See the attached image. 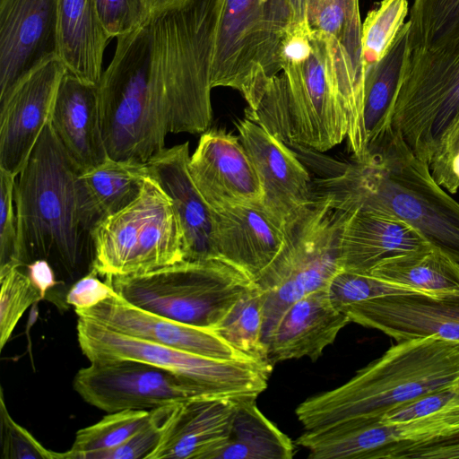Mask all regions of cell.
I'll return each mask as SVG.
<instances>
[{
	"label": "cell",
	"instance_id": "6da1fadb",
	"mask_svg": "<svg viewBox=\"0 0 459 459\" xmlns=\"http://www.w3.org/2000/svg\"><path fill=\"white\" fill-rule=\"evenodd\" d=\"M313 191L341 209L402 221L459 262V203L434 180L429 165L392 126L361 160L313 180Z\"/></svg>",
	"mask_w": 459,
	"mask_h": 459
},
{
	"label": "cell",
	"instance_id": "7a4b0ae2",
	"mask_svg": "<svg viewBox=\"0 0 459 459\" xmlns=\"http://www.w3.org/2000/svg\"><path fill=\"white\" fill-rule=\"evenodd\" d=\"M81 172L48 122L16 177L21 267L45 259L59 281L72 283L93 270L91 233L96 220L81 185Z\"/></svg>",
	"mask_w": 459,
	"mask_h": 459
},
{
	"label": "cell",
	"instance_id": "3957f363",
	"mask_svg": "<svg viewBox=\"0 0 459 459\" xmlns=\"http://www.w3.org/2000/svg\"><path fill=\"white\" fill-rule=\"evenodd\" d=\"M281 72L269 82L246 117L288 145L328 151L347 138L332 39L310 29L288 32L281 49Z\"/></svg>",
	"mask_w": 459,
	"mask_h": 459
},
{
	"label": "cell",
	"instance_id": "277c9868",
	"mask_svg": "<svg viewBox=\"0 0 459 459\" xmlns=\"http://www.w3.org/2000/svg\"><path fill=\"white\" fill-rule=\"evenodd\" d=\"M459 383V344L433 338L397 342L343 385L311 396L296 415L306 430L393 409Z\"/></svg>",
	"mask_w": 459,
	"mask_h": 459
},
{
	"label": "cell",
	"instance_id": "5b68a950",
	"mask_svg": "<svg viewBox=\"0 0 459 459\" xmlns=\"http://www.w3.org/2000/svg\"><path fill=\"white\" fill-rule=\"evenodd\" d=\"M149 22L117 38L115 55L98 84L104 142L116 160L146 163L165 148L168 123L150 82Z\"/></svg>",
	"mask_w": 459,
	"mask_h": 459
},
{
	"label": "cell",
	"instance_id": "8992f818",
	"mask_svg": "<svg viewBox=\"0 0 459 459\" xmlns=\"http://www.w3.org/2000/svg\"><path fill=\"white\" fill-rule=\"evenodd\" d=\"M352 212L336 206L329 197L315 196L286 230L282 248L254 281L264 294L265 346L290 305L311 292L328 289L342 271V237Z\"/></svg>",
	"mask_w": 459,
	"mask_h": 459
},
{
	"label": "cell",
	"instance_id": "52a82bcc",
	"mask_svg": "<svg viewBox=\"0 0 459 459\" xmlns=\"http://www.w3.org/2000/svg\"><path fill=\"white\" fill-rule=\"evenodd\" d=\"M292 25L289 0H221L212 86L238 91L254 109L281 72V49Z\"/></svg>",
	"mask_w": 459,
	"mask_h": 459
},
{
	"label": "cell",
	"instance_id": "ba28073f",
	"mask_svg": "<svg viewBox=\"0 0 459 459\" xmlns=\"http://www.w3.org/2000/svg\"><path fill=\"white\" fill-rule=\"evenodd\" d=\"M107 280L117 294L136 307L211 329L254 283L246 273L221 259L183 260Z\"/></svg>",
	"mask_w": 459,
	"mask_h": 459
},
{
	"label": "cell",
	"instance_id": "9c48e42d",
	"mask_svg": "<svg viewBox=\"0 0 459 459\" xmlns=\"http://www.w3.org/2000/svg\"><path fill=\"white\" fill-rule=\"evenodd\" d=\"M93 270L106 278L146 273L185 259L173 203L149 176L140 195L92 228Z\"/></svg>",
	"mask_w": 459,
	"mask_h": 459
},
{
	"label": "cell",
	"instance_id": "30bf717a",
	"mask_svg": "<svg viewBox=\"0 0 459 459\" xmlns=\"http://www.w3.org/2000/svg\"><path fill=\"white\" fill-rule=\"evenodd\" d=\"M77 338L90 362L136 360L169 370L207 397H257L273 366L258 360L220 359L139 339L78 316Z\"/></svg>",
	"mask_w": 459,
	"mask_h": 459
},
{
	"label": "cell",
	"instance_id": "8fae6325",
	"mask_svg": "<svg viewBox=\"0 0 459 459\" xmlns=\"http://www.w3.org/2000/svg\"><path fill=\"white\" fill-rule=\"evenodd\" d=\"M459 113V31L410 50L391 116L411 152L429 162Z\"/></svg>",
	"mask_w": 459,
	"mask_h": 459
},
{
	"label": "cell",
	"instance_id": "7c38bea8",
	"mask_svg": "<svg viewBox=\"0 0 459 459\" xmlns=\"http://www.w3.org/2000/svg\"><path fill=\"white\" fill-rule=\"evenodd\" d=\"M73 386L85 402L108 413L150 411L204 396L196 385L180 376L127 359L91 362L76 373Z\"/></svg>",
	"mask_w": 459,
	"mask_h": 459
},
{
	"label": "cell",
	"instance_id": "4fadbf2b",
	"mask_svg": "<svg viewBox=\"0 0 459 459\" xmlns=\"http://www.w3.org/2000/svg\"><path fill=\"white\" fill-rule=\"evenodd\" d=\"M236 127L260 182L262 208L285 233L314 201L313 180L279 137L247 117L238 119Z\"/></svg>",
	"mask_w": 459,
	"mask_h": 459
},
{
	"label": "cell",
	"instance_id": "5bb4252c",
	"mask_svg": "<svg viewBox=\"0 0 459 459\" xmlns=\"http://www.w3.org/2000/svg\"><path fill=\"white\" fill-rule=\"evenodd\" d=\"M67 70L59 57L36 67L0 98V169L17 177L51 120Z\"/></svg>",
	"mask_w": 459,
	"mask_h": 459
},
{
	"label": "cell",
	"instance_id": "9a60e30c",
	"mask_svg": "<svg viewBox=\"0 0 459 459\" xmlns=\"http://www.w3.org/2000/svg\"><path fill=\"white\" fill-rule=\"evenodd\" d=\"M340 309L396 342L433 337L459 344V290L390 294Z\"/></svg>",
	"mask_w": 459,
	"mask_h": 459
},
{
	"label": "cell",
	"instance_id": "2e32d148",
	"mask_svg": "<svg viewBox=\"0 0 459 459\" xmlns=\"http://www.w3.org/2000/svg\"><path fill=\"white\" fill-rule=\"evenodd\" d=\"M58 57V0H0V98Z\"/></svg>",
	"mask_w": 459,
	"mask_h": 459
},
{
	"label": "cell",
	"instance_id": "e0dca14e",
	"mask_svg": "<svg viewBox=\"0 0 459 459\" xmlns=\"http://www.w3.org/2000/svg\"><path fill=\"white\" fill-rule=\"evenodd\" d=\"M190 177L213 210L261 204L262 189L238 135L225 129L204 132L188 161Z\"/></svg>",
	"mask_w": 459,
	"mask_h": 459
},
{
	"label": "cell",
	"instance_id": "ac0fdd59",
	"mask_svg": "<svg viewBox=\"0 0 459 459\" xmlns=\"http://www.w3.org/2000/svg\"><path fill=\"white\" fill-rule=\"evenodd\" d=\"M75 313L124 334L192 353L220 359L256 360L238 351L213 329L143 309L116 292L91 307L75 309Z\"/></svg>",
	"mask_w": 459,
	"mask_h": 459
},
{
	"label": "cell",
	"instance_id": "d6986e66",
	"mask_svg": "<svg viewBox=\"0 0 459 459\" xmlns=\"http://www.w3.org/2000/svg\"><path fill=\"white\" fill-rule=\"evenodd\" d=\"M189 143L163 148L147 162L149 174L170 197L184 236L185 259H219L214 247V210L195 186L189 171Z\"/></svg>",
	"mask_w": 459,
	"mask_h": 459
},
{
	"label": "cell",
	"instance_id": "ffe728a7",
	"mask_svg": "<svg viewBox=\"0 0 459 459\" xmlns=\"http://www.w3.org/2000/svg\"><path fill=\"white\" fill-rule=\"evenodd\" d=\"M236 399L194 397L175 404L149 459H211L228 440Z\"/></svg>",
	"mask_w": 459,
	"mask_h": 459
},
{
	"label": "cell",
	"instance_id": "44dd1931",
	"mask_svg": "<svg viewBox=\"0 0 459 459\" xmlns=\"http://www.w3.org/2000/svg\"><path fill=\"white\" fill-rule=\"evenodd\" d=\"M351 322L335 307L327 289L311 292L290 305L282 314L266 342L268 361L307 357L316 360Z\"/></svg>",
	"mask_w": 459,
	"mask_h": 459
},
{
	"label": "cell",
	"instance_id": "7402d4cb",
	"mask_svg": "<svg viewBox=\"0 0 459 459\" xmlns=\"http://www.w3.org/2000/svg\"><path fill=\"white\" fill-rule=\"evenodd\" d=\"M213 216L218 258L255 281L282 248L285 233L270 220L260 203L214 210Z\"/></svg>",
	"mask_w": 459,
	"mask_h": 459
},
{
	"label": "cell",
	"instance_id": "603a6c76",
	"mask_svg": "<svg viewBox=\"0 0 459 459\" xmlns=\"http://www.w3.org/2000/svg\"><path fill=\"white\" fill-rule=\"evenodd\" d=\"M50 124L82 172L109 158L102 133L98 85L66 72L58 88Z\"/></svg>",
	"mask_w": 459,
	"mask_h": 459
},
{
	"label": "cell",
	"instance_id": "cb8c5ba5",
	"mask_svg": "<svg viewBox=\"0 0 459 459\" xmlns=\"http://www.w3.org/2000/svg\"><path fill=\"white\" fill-rule=\"evenodd\" d=\"M429 245L402 221L354 210L343 232L342 271L369 274L381 262Z\"/></svg>",
	"mask_w": 459,
	"mask_h": 459
},
{
	"label": "cell",
	"instance_id": "d4e9b609",
	"mask_svg": "<svg viewBox=\"0 0 459 459\" xmlns=\"http://www.w3.org/2000/svg\"><path fill=\"white\" fill-rule=\"evenodd\" d=\"M110 39L100 21L97 0H58V57L68 73L98 85Z\"/></svg>",
	"mask_w": 459,
	"mask_h": 459
},
{
	"label": "cell",
	"instance_id": "484cf974",
	"mask_svg": "<svg viewBox=\"0 0 459 459\" xmlns=\"http://www.w3.org/2000/svg\"><path fill=\"white\" fill-rule=\"evenodd\" d=\"M295 443L308 451L310 459H392L399 440L394 424L352 418L306 430Z\"/></svg>",
	"mask_w": 459,
	"mask_h": 459
},
{
	"label": "cell",
	"instance_id": "4316f807",
	"mask_svg": "<svg viewBox=\"0 0 459 459\" xmlns=\"http://www.w3.org/2000/svg\"><path fill=\"white\" fill-rule=\"evenodd\" d=\"M409 54V22H406L386 54L377 63L365 70L363 100L365 154L368 149L391 126V116Z\"/></svg>",
	"mask_w": 459,
	"mask_h": 459
},
{
	"label": "cell",
	"instance_id": "83f0119b",
	"mask_svg": "<svg viewBox=\"0 0 459 459\" xmlns=\"http://www.w3.org/2000/svg\"><path fill=\"white\" fill-rule=\"evenodd\" d=\"M256 397L236 399L231 430L211 459H290L295 444L258 409Z\"/></svg>",
	"mask_w": 459,
	"mask_h": 459
},
{
	"label": "cell",
	"instance_id": "f1b7e54d",
	"mask_svg": "<svg viewBox=\"0 0 459 459\" xmlns=\"http://www.w3.org/2000/svg\"><path fill=\"white\" fill-rule=\"evenodd\" d=\"M369 274L419 292L459 290V262L432 245L386 259Z\"/></svg>",
	"mask_w": 459,
	"mask_h": 459
},
{
	"label": "cell",
	"instance_id": "f546056e",
	"mask_svg": "<svg viewBox=\"0 0 459 459\" xmlns=\"http://www.w3.org/2000/svg\"><path fill=\"white\" fill-rule=\"evenodd\" d=\"M149 176L146 163L111 158L81 172V185L96 222L132 203Z\"/></svg>",
	"mask_w": 459,
	"mask_h": 459
},
{
	"label": "cell",
	"instance_id": "4dcf8cb0",
	"mask_svg": "<svg viewBox=\"0 0 459 459\" xmlns=\"http://www.w3.org/2000/svg\"><path fill=\"white\" fill-rule=\"evenodd\" d=\"M263 325L264 294L254 282L213 330L247 356L269 363L263 339Z\"/></svg>",
	"mask_w": 459,
	"mask_h": 459
},
{
	"label": "cell",
	"instance_id": "1f68e13d",
	"mask_svg": "<svg viewBox=\"0 0 459 459\" xmlns=\"http://www.w3.org/2000/svg\"><path fill=\"white\" fill-rule=\"evenodd\" d=\"M153 410H126L109 413L75 435L72 447L64 453L66 459H89L93 454L116 448L145 427Z\"/></svg>",
	"mask_w": 459,
	"mask_h": 459
},
{
	"label": "cell",
	"instance_id": "d6a6232c",
	"mask_svg": "<svg viewBox=\"0 0 459 459\" xmlns=\"http://www.w3.org/2000/svg\"><path fill=\"white\" fill-rule=\"evenodd\" d=\"M409 13L410 50L430 47L459 31V0H413Z\"/></svg>",
	"mask_w": 459,
	"mask_h": 459
},
{
	"label": "cell",
	"instance_id": "836d02e7",
	"mask_svg": "<svg viewBox=\"0 0 459 459\" xmlns=\"http://www.w3.org/2000/svg\"><path fill=\"white\" fill-rule=\"evenodd\" d=\"M408 0H382L362 23V57L365 70L388 51L409 14Z\"/></svg>",
	"mask_w": 459,
	"mask_h": 459
},
{
	"label": "cell",
	"instance_id": "e575fe53",
	"mask_svg": "<svg viewBox=\"0 0 459 459\" xmlns=\"http://www.w3.org/2000/svg\"><path fill=\"white\" fill-rule=\"evenodd\" d=\"M0 281V349L2 350L27 308L43 299V297L22 267H13L1 274Z\"/></svg>",
	"mask_w": 459,
	"mask_h": 459
},
{
	"label": "cell",
	"instance_id": "d590c367",
	"mask_svg": "<svg viewBox=\"0 0 459 459\" xmlns=\"http://www.w3.org/2000/svg\"><path fill=\"white\" fill-rule=\"evenodd\" d=\"M327 290L333 305L339 309L344 306L385 295L419 292L370 274L347 271H340Z\"/></svg>",
	"mask_w": 459,
	"mask_h": 459
},
{
	"label": "cell",
	"instance_id": "8d00e7d4",
	"mask_svg": "<svg viewBox=\"0 0 459 459\" xmlns=\"http://www.w3.org/2000/svg\"><path fill=\"white\" fill-rule=\"evenodd\" d=\"M399 444L397 451L408 445L422 443L459 431V400L422 418L394 424Z\"/></svg>",
	"mask_w": 459,
	"mask_h": 459
},
{
	"label": "cell",
	"instance_id": "74e56055",
	"mask_svg": "<svg viewBox=\"0 0 459 459\" xmlns=\"http://www.w3.org/2000/svg\"><path fill=\"white\" fill-rule=\"evenodd\" d=\"M1 458L64 459V453L47 449L26 429L11 417L0 393Z\"/></svg>",
	"mask_w": 459,
	"mask_h": 459
},
{
	"label": "cell",
	"instance_id": "f35d334b",
	"mask_svg": "<svg viewBox=\"0 0 459 459\" xmlns=\"http://www.w3.org/2000/svg\"><path fill=\"white\" fill-rule=\"evenodd\" d=\"M16 177L0 169V275L18 261V224L15 206Z\"/></svg>",
	"mask_w": 459,
	"mask_h": 459
},
{
	"label": "cell",
	"instance_id": "ab89813d",
	"mask_svg": "<svg viewBox=\"0 0 459 459\" xmlns=\"http://www.w3.org/2000/svg\"><path fill=\"white\" fill-rule=\"evenodd\" d=\"M97 6L111 39L135 30L152 18L147 0H97Z\"/></svg>",
	"mask_w": 459,
	"mask_h": 459
},
{
	"label": "cell",
	"instance_id": "60d3db41",
	"mask_svg": "<svg viewBox=\"0 0 459 459\" xmlns=\"http://www.w3.org/2000/svg\"><path fill=\"white\" fill-rule=\"evenodd\" d=\"M429 169L434 180L451 194L459 189V113L442 134Z\"/></svg>",
	"mask_w": 459,
	"mask_h": 459
},
{
	"label": "cell",
	"instance_id": "b9f144b4",
	"mask_svg": "<svg viewBox=\"0 0 459 459\" xmlns=\"http://www.w3.org/2000/svg\"><path fill=\"white\" fill-rule=\"evenodd\" d=\"M174 405L154 409L151 421L126 442L116 448L93 454L89 459H149L160 440L163 421Z\"/></svg>",
	"mask_w": 459,
	"mask_h": 459
},
{
	"label": "cell",
	"instance_id": "7bdbcfd3",
	"mask_svg": "<svg viewBox=\"0 0 459 459\" xmlns=\"http://www.w3.org/2000/svg\"><path fill=\"white\" fill-rule=\"evenodd\" d=\"M459 400V383L424 394L385 414L381 420L396 424L411 421L434 413Z\"/></svg>",
	"mask_w": 459,
	"mask_h": 459
},
{
	"label": "cell",
	"instance_id": "ee69618b",
	"mask_svg": "<svg viewBox=\"0 0 459 459\" xmlns=\"http://www.w3.org/2000/svg\"><path fill=\"white\" fill-rule=\"evenodd\" d=\"M394 459H459V431L400 448Z\"/></svg>",
	"mask_w": 459,
	"mask_h": 459
},
{
	"label": "cell",
	"instance_id": "f6af8a7d",
	"mask_svg": "<svg viewBox=\"0 0 459 459\" xmlns=\"http://www.w3.org/2000/svg\"><path fill=\"white\" fill-rule=\"evenodd\" d=\"M91 271L73 283L65 296V302L75 309L91 307L114 294V290L108 282L98 279Z\"/></svg>",
	"mask_w": 459,
	"mask_h": 459
},
{
	"label": "cell",
	"instance_id": "bcb514c9",
	"mask_svg": "<svg viewBox=\"0 0 459 459\" xmlns=\"http://www.w3.org/2000/svg\"><path fill=\"white\" fill-rule=\"evenodd\" d=\"M22 268H25L27 274L39 290L43 299L48 291L59 282L54 268L45 259L34 260Z\"/></svg>",
	"mask_w": 459,
	"mask_h": 459
},
{
	"label": "cell",
	"instance_id": "7dc6e473",
	"mask_svg": "<svg viewBox=\"0 0 459 459\" xmlns=\"http://www.w3.org/2000/svg\"><path fill=\"white\" fill-rule=\"evenodd\" d=\"M292 11V25L290 30L309 28L307 23V0H289Z\"/></svg>",
	"mask_w": 459,
	"mask_h": 459
},
{
	"label": "cell",
	"instance_id": "c3c4849f",
	"mask_svg": "<svg viewBox=\"0 0 459 459\" xmlns=\"http://www.w3.org/2000/svg\"><path fill=\"white\" fill-rule=\"evenodd\" d=\"M188 0H147L152 16L164 10L181 5Z\"/></svg>",
	"mask_w": 459,
	"mask_h": 459
}]
</instances>
